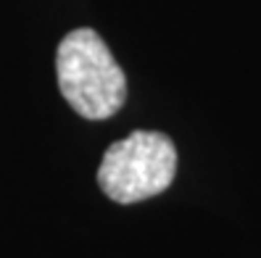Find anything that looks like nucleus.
<instances>
[{
  "label": "nucleus",
  "instance_id": "f257e3e1",
  "mask_svg": "<svg viewBox=\"0 0 261 258\" xmlns=\"http://www.w3.org/2000/svg\"><path fill=\"white\" fill-rule=\"evenodd\" d=\"M56 74L64 100L85 119H109L127 100V77L103 37L90 26L74 29L58 45Z\"/></svg>",
  "mask_w": 261,
  "mask_h": 258
},
{
  "label": "nucleus",
  "instance_id": "f03ea898",
  "mask_svg": "<svg viewBox=\"0 0 261 258\" xmlns=\"http://www.w3.org/2000/svg\"><path fill=\"white\" fill-rule=\"evenodd\" d=\"M177 174V148L161 132L137 129L103 153L98 185L114 203H140L164 192Z\"/></svg>",
  "mask_w": 261,
  "mask_h": 258
}]
</instances>
